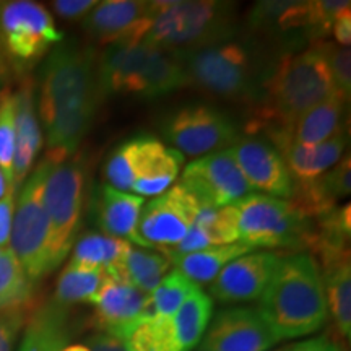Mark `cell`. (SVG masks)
Returning a JSON list of instances; mask_svg holds the SVG:
<instances>
[{
    "instance_id": "obj_1",
    "label": "cell",
    "mask_w": 351,
    "mask_h": 351,
    "mask_svg": "<svg viewBox=\"0 0 351 351\" xmlns=\"http://www.w3.org/2000/svg\"><path fill=\"white\" fill-rule=\"evenodd\" d=\"M93 49L59 44L39 75V117L46 130V158L62 163L75 155L103 98Z\"/></svg>"
},
{
    "instance_id": "obj_2",
    "label": "cell",
    "mask_w": 351,
    "mask_h": 351,
    "mask_svg": "<svg viewBox=\"0 0 351 351\" xmlns=\"http://www.w3.org/2000/svg\"><path fill=\"white\" fill-rule=\"evenodd\" d=\"M339 93L333 82L322 43L315 41L309 49L287 54L262 82L261 98L252 106V119L245 130L249 135L288 129L291 122Z\"/></svg>"
},
{
    "instance_id": "obj_3",
    "label": "cell",
    "mask_w": 351,
    "mask_h": 351,
    "mask_svg": "<svg viewBox=\"0 0 351 351\" xmlns=\"http://www.w3.org/2000/svg\"><path fill=\"white\" fill-rule=\"evenodd\" d=\"M258 301V313L280 341L311 335L328 320L322 276L311 254L282 257Z\"/></svg>"
},
{
    "instance_id": "obj_4",
    "label": "cell",
    "mask_w": 351,
    "mask_h": 351,
    "mask_svg": "<svg viewBox=\"0 0 351 351\" xmlns=\"http://www.w3.org/2000/svg\"><path fill=\"white\" fill-rule=\"evenodd\" d=\"M103 95H134L155 99L187 85L178 56L147 43L109 46L98 59Z\"/></svg>"
},
{
    "instance_id": "obj_5",
    "label": "cell",
    "mask_w": 351,
    "mask_h": 351,
    "mask_svg": "<svg viewBox=\"0 0 351 351\" xmlns=\"http://www.w3.org/2000/svg\"><path fill=\"white\" fill-rule=\"evenodd\" d=\"M232 25L234 5L228 2H153V21L143 43L182 56L228 41Z\"/></svg>"
},
{
    "instance_id": "obj_6",
    "label": "cell",
    "mask_w": 351,
    "mask_h": 351,
    "mask_svg": "<svg viewBox=\"0 0 351 351\" xmlns=\"http://www.w3.org/2000/svg\"><path fill=\"white\" fill-rule=\"evenodd\" d=\"M186 72L187 85H195L225 99L256 104L261 98V62L249 47L223 41L178 56Z\"/></svg>"
},
{
    "instance_id": "obj_7",
    "label": "cell",
    "mask_w": 351,
    "mask_h": 351,
    "mask_svg": "<svg viewBox=\"0 0 351 351\" xmlns=\"http://www.w3.org/2000/svg\"><path fill=\"white\" fill-rule=\"evenodd\" d=\"M239 243L252 249L307 247L313 226L289 200L249 194L234 204Z\"/></svg>"
},
{
    "instance_id": "obj_8",
    "label": "cell",
    "mask_w": 351,
    "mask_h": 351,
    "mask_svg": "<svg viewBox=\"0 0 351 351\" xmlns=\"http://www.w3.org/2000/svg\"><path fill=\"white\" fill-rule=\"evenodd\" d=\"M51 161L44 156L25 186L21 187L19 200L15 202L10 249L23 267L32 283L51 274L49 261V219L44 207V186Z\"/></svg>"
},
{
    "instance_id": "obj_9",
    "label": "cell",
    "mask_w": 351,
    "mask_h": 351,
    "mask_svg": "<svg viewBox=\"0 0 351 351\" xmlns=\"http://www.w3.org/2000/svg\"><path fill=\"white\" fill-rule=\"evenodd\" d=\"M85 179V163L80 155L52 163L47 173L44 207L49 219L51 270L57 269L72 251L82 221Z\"/></svg>"
},
{
    "instance_id": "obj_10",
    "label": "cell",
    "mask_w": 351,
    "mask_h": 351,
    "mask_svg": "<svg viewBox=\"0 0 351 351\" xmlns=\"http://www.w3.org/2000/svg\"><path fill=\"white\" fill-rule=\"evenodd\" d=\"M64 39L46 7L29 0L0 2V47L16 70L33 67Z\"/></svg>"
},
{
    "instance_id": "obj_11",
    "label": "cell",
    "mask_w": 351,
    "mask_h": 351,
    "mask_svg": "<svg viewBox=\"0 0 351 351\" xmlns=\"http://www.w3.org/2000/svg\"><path fill=\"white\" fill-rule=\"evenodd\" d=\"M166 142L189 156L208 155L230 148L239 138L238 127L226 114L205 104L184 106L161 122Z\"/></svg>"
},
{
    "instance_id": "obj_12",
    "label": "cell",
    "mask_w": 351,
    "mask_h": 351,
    "mask_svg": "<svg viewBox=\"0 0 351 351\" xmlns=\"http://www.w3.org/2000/svg\"><path fill=\"white\" fill-rule=\"evenodd\" d=\"M200 205L181 184L147 202L137 223L142 247L171 249L178 245L194 225Z\"/></svg>"
},
{
    "instance_id": "obj_13",
    "label": "cell",
    "mask_w": 351,
    "mask_h": 351,
    "mask_svg": "<svg viewBox=\"0 0 351 351\" xmlns=\"http://www.w3.org/2000/svg\"><path fill=\"white\" fill-rule=\"evenodd\" d=\"M179 184L200 204L217 208L238 204L252 191L228 148L189 163Z\"/></svg>"
},
{
    "instance_id": "obj_14",
    "label": "cell",
    "mask_w": 351,
    "mask_h": 351,
    "mask_svg": "<svg viewBox=\"0 0 351 351\" xmlns=\"http://www.w3.org/2000/svg\"><path fill=\"white\" fill-rule=\"evenodd\" d=\"M232 160L254 191L276 199H291L295 181L282 155L269 140L257 135L239 137L228 148Z\"/></svg>"
},
{
    "instance_id": "obj_15",
    "label": "cell",
    "mask_w": 351,
    "mask_h": 351,
    "mask_svg": "<svg viewBox=\"0 0 351 351\" xmlns=\"http://www.w3.org/2000/svg\"><path fill=\"white\" fill-rule=\"evenodd\" d=\"M153 21V2L106 0L83 19V28L96 43L109 46L143 43Z\"/></svg>"
},
{
    "instance_id": "obj_16",
    "label": "cell",
    "mask_w": 351,
    "mask_h": 351,
    "mask_svg": "<svg viewBox=\"0 0 351 351\" xmlns=\"http://www.w3.org/2000/svg\"><path fill=\"white\" fill-rule=\"evenodd\" d=\"M90 304L95 307L93 326L96 330L121 340L140 320L152 315L150 295L108 271Z\"/></svg>"
},
{
    "instance_id": "obj_17",
    "label": "cell",
    "mask_w": 351,
    "mask_h": 351,
    "mask_svg": "<svg viewBox=\"0 0 351 351\" xmlns=\"http://www.w3.org/2000/svg\"><path fill=\"white\" fill-rule=\"evenodd\" d=\"M278 341L258 309L230 307L210 322L200 351H267Z\"/></svg>"
},
{
    "instance_id": "obj_18",
    "label": "cell",
    "mask_w": 351,
    "mask_h": 351,
    "mask_svg": "<svg viewBox=\"0 0 351 351\" xmlns=\"http://www.w3.org/2000/svg\"><path fill=\"white\" fill-rule=\"evenodd\" d=\"M282 257L275 252H247L228 265L212 282V300L228 304L261 300L278 269Z\"/></svg>"
},
{
    "instance_id": "obj_19",
    "label": "cell",
    "mask_w": 351,
    "mask_h": 351,
    "mask_svg": "<svg viewBox=\"0 0 351 351\" xmlns=\"http://www.w3.org/2000/svg\"><path fill=\"white\" fill-rule=\"evenodd\" d=\"M282 155L295 184H306L326 174L341 160L345 152V132L319 145H300L289 137L288 129L267 132L265 137Z\"/></svg>"
},
{
    "instance_id": "obj_20",
    "label": "cell",
    "mask_w": 351,
    "mask_h": 351,
    "mask_svg": "<svg viewBox=\"0 0 351 351\" xmlns=\"http://www.w3.org/2000/svg\"><path fill=\"white\" fill-rule=\"evenodd\" d=\"M15 99V158H13V187L19 191L29 176L34 160L43 148V132L34 103V88L25 80L13 95Z\"/></svg>"
},
{
    "instance_id": "obj_21",
    "label": "cell",
    "mask_w": 351,
    "mask_h": 351,
    "mask_svg": "<svg viewBox=\"0 0 351 351\" xmlns=\"http://www.w3.org/2000/svg\"><path fill=\"white\" fill-rule=\"evenodd\" d=\"M350 192L351 163L346 155L320 178L306 184H295L289 202L306 218H320L337 208V202L348 197Z\"/></svg>"
},
{
    "instance_id": "obj_22",
    "label": "cell",
    "mask_w": 351,
    "mask_h": 351,
    "mask_svg": "<svg viewBox=\"0 0 351 351\" xmlns=\"http://www.w3.org/2000/svg\"><path fill=\"white\" fill-rule=\"evenodd\" d=\"M322 262V285L327 311L341 341L351 337V265L350 251L327 254Z\"/></svg>"
},
{
    "instance_id": "obj_23",
    "label": "cell",
    "mask_w": 351,
    "mask_h": 351,
    "mask_svg": "<svg viewBox=\"0 0 351 351\" xmlns=\"http://www.w3.org/2000/svg\"><path fill=\"white\" fill-rule=\"evenodd\" d=\"M145 199L129 192L117 191L106 184L99 189L96 199V219L106 236L129 239L142 247L137 236V223Z\"/></svg>"
},
{
    "instance_id": "obj_24",
    "label": "cell",
    "mask_w": 351,
    "mask_h": 351,
    "mask_svg": "<svg viewBox=\"0 0 351 351\" xmlns=\"http://www.w3.org/2000/svg\"><path fill=\"white\" fill-rule=\"evenodd\" d=\"M345 98L332 95L298 116L288 127L289 137L300 145H319L345 132Z\"/></svg>"
},
{
    "instance_id": "obj_25",
    "label": "cell",
    "mask_w": 351,
    "mask_h": 351,
    "mask_svg": "<svg viewBox=\"0 0 351 351\" xmlns=\"http://www.w3.org/2000/svg\"><path fill=\"white\" fill-rule=\"evenodd\" d=\"M247 252H251V249L245 247L244 244L236 243L226 245H213V247L187 254H165L169 258V262L174 263L176 270L179 274H182L191 282L199 285L213 282L228 263Z\"/></svg>"
},
{
    "instance_id": "obj_26",
    "label": "cell",
    "mask_w": 351,
    "mask_h": 351,
    "mask_svg": "<svg viewBox=\"0 0 351 351\" xmlns=\"http://www.w3.org/2000/svg\"><path fill=\"white\" fill-rule=\"evenodd\" d=\"M184 155L174 148L165 147L163 142L156 140L148 153L147 160L140 168L137 179L130 191L140 197L160 195L173 187L182 168Z\"/></svg>"
},
{
    "instance_id": "obj_27",
    "label": "cell",
    "mask_w": 351,
    "mask_h": 351,
    "mask_svg": "<svg viewBox=\"0 0 351 351\" xmlns=\"http://www.w3.org/2000/svg\"><path fill=\"white\" fill-rule=\"evenodd\" d=\"M169 265V258L163 254L130 247L121 262L106 269V271L138 288L140 291L152 295L153 289L165 278Z\"/></svg>"
},
{
    "instance_id": "obj_28",
    "label": "cell",
    "mask_w": 351,
    "mask_h": 351,
    "mask_svg": "<svg viewBox=\"0 0 351 351\" xmlns=\"http://www.w3.org/2000/svg\"><path fill=\"white\" fill-rule=\"evenodd\" d=\"M156 140L148 135H138L117 147L108 158L104 168L109 186L122 192L130 191Z\"/></svg>"
},
{
    "instance_id": "obj_29",
    "label": "cell",
    "mask_w": 351,
    "mask_h": 351,
    "mask_svg": "<svg viewBox=\"0 0 351 351\" xmlns=\"http://www.w3.org/2000/svg\"><path fill=\"white\" fill-rule=\"evenodd\" d=\"M132 247L129 241L112 238L103 232H86L78 239L69 265L82 269H111Z\"/></svg>"
},
{
    "instance_id": "obj_30",
    "label": "cell",
    "mask_w": 351,
    "mask_h": 351,
    "mask_svg": "<svg viewBox=\"0 0 351 351\" xmlns=\"http://www.w3.org/2000/svg\"><path fill=\"white\" fill-rule=\"evenodd\" d=\"M106 271L103 269H82L67 265L59 276L54 301L65 307L77 302L90 304L103 283Z\"/></svg>"
},
{
    "instance_id": "obj_31",
    "label": "cell",
    "mask_w": 351,
    "mask_h": 351,
    "mask_svg": "<svg viewBox=\"0 0 351 351\" xmlns=\"http://www.w3.org/2000/svg\"><path fill=\"white\" fill-rule=\"evenodd\" d=\"M125 351H186L176 340L169 319L150 317L140 320L122 339Z\"/></svg>"
},
{
    "instance_id": "obj_32",
    "label": "cell",
    "mask_w": 351,
    "mask_h": 351,
    "mask_svg": "<svg viewBox=\"0 0 351 351\" xmlns=\"http://www.w3.org/2000/svg\"><path fill=\"white\" fill-rule=\"evenodd\" d=\"M33 302V283L12 249H0V311Z\"/></svg>"
},
{
    "instance_id": "obj_33",
    "label": "cell",
    "mask_w": 351,
    "mask_h": 351,
    "mask_svg": "<svg viewBox=\"0 0 351 351\" xmlns=\"http://www.w3.org/2000/svg\"><path fill=\"white\" fill-rule=\"evenodd\" d=\"M197 289H200L199 285L191 282L178 270H173L161 280L150 295L152 315L158 319L173 317L184 301L194 295Z\"/></svg>"
},
{
    "instance_id": "obj_34",
    "label": "cell",
    "mask_w": 351,
    "mask_h": 351,
    "mask_svg": "<svg viewBox=\"0 0 351 351\" xmlns=\"http://www.w3.org/2000/svg\"><path fill=\"white\" fill-rule=\"evenodd\" d=\"M192 226L204 231L213 245L239 243L238 212L234 205L217 208L202 204Z\"/></svg>"
},
{
    "instance_id": "obj_35",
    "label": "cell",
    "mask_w": 351,
    "mask_h": 351,
    "mask_svg": "<svg viewBox=\"0 0 351 351\" xmlns=\"http://www.w3.org/2000/svg\"><path fill=\"white\" fill-rule=\"evenodd\" d=\"M13 158H15V99L10 91L0 95V169L13 191Z\"/></svg>"
},
{
    "instance_id": "obj_36",
    "label": "cell",
    "mask_w": 351,
    "mask_h": 351,
    "mask_svg": "<svg viewBox=\"0 0 351 351\" xmlns=\"http://www.w3.org/2000/svg\"><path fill=\"white\" fill-rule=\"evenodd\" d=\"M322 43L337 91L348 101L351 93V54L350 47L337 46L335 43Z\"/></svg>"
},
{
    "instance_id": "obj_37",
    "label": "cell",
    "mask_w": 351,
    "mask_h": 351,
    "mask_svg": "<svg viewBox=\"0 0 351 351\" xmlns=\"http://www.w3.org/2000/svg\"><path fill=\"white\" fill-rule=\"evenodd\" d=\"M15 194L16 191L10 189L0 199V249L10 247L13 213H15Z\"/></svg>"
},
{
    "instance_id": "obj_38",
    "label": "cell",
    "mask_w": 351,
    "mask_h": 351,
    "mask_svg": "<svg viewBox=\"0 0 351 351\" xmlns=\"http://www.w3.org/2000/svg\"><path fill=\"white\" fill-rule=\"evenodd\" d=\"M96 0H57L52 7L57 15L64 20H80L96 7Z\"/></svg>"
},
{
    "instance_id": "obj_39",
    "label": "cell",
    "mask_w": 351,
    "mask_h": 351,
    "mask_svg": "<svg viewBox=\"0 0 351 351\" xmlns=\"http://www.w3.org/2000/svg\"><path fill=\"white\" fill-rule=\"evenodd\" d=\"M330 34H333L335 41L340 44V46L348 47L351 43V8L348 10L341 12L337 20L333 21L332 25V32Z\"/></svg>"
},
{
    "instance_id": "obj_40",
    "label": "cell",
    "mask_w": 351,
    "mask_h": 351,
    "mask_svg": "<svg viewBox=\"0 0 351 351\" xmlns=\"http://www.w3.org/2000/svg\"><path fill=\"white\" fill-rule=\"evenodd\" d=\"M88 348L91 351H125L124 341L104 332H96L90 339Z\"/></svg>"
},
{
    "instance_id": "obj_41",
    "label": "cell",
    "mask_w": 351,
    "mask_h": 351,
    "mask_svg": "<svg viewBox=\"0 0 351 351\" xmlns=\"http://www.w3.org/2000/svg\"><path fill=\"white\" fill-rule=\"evenodd\" d=\"M283 351H341V348L337 343L328 340L327 337H319V339L300 341V343L293 345L291 348H287Z\"/></svg>"
},
{
    "instance_id": "obj_42",
    "label": "cell",
    "mask_w": 351,
    "mask_h": 351,
    "mask_svg": "<svg viewBox=\"0 0 351 351\" xmlns=\"http://www.w3.org/2000/svg\"><path fill=\"white\" fill-rule=\"evenodd\" d=\"M10 186H8V182H7V179H5V176H3V173H2V169H0V199H2L3 195L7 194L8 191H10Z\"/></svg>"
},
{
    "instance_id": "obj_43",
    "label": "cell",
    "mask_w": 351,
    "mask_h": 351,
    "mask_svg": "<svg viewBox=\"0 0 351 351\" xmlns=\"http://www.w3.org/2000/svg\"><path fill=\"white\" fill-rule=\"evenodd\" d=\"M60 351H91V350L85 345H67L65 348H62Z\"/></svg>"
}]
</instances>
